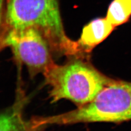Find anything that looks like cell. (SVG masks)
I'll return each instance as SVG.
<instances>
[{"label": "cell", "instance_id": "cell-1", "mask_svg": "<svg viewBox=\"0 0 131 131\" xmlns=\"http://www.w3.org/2000/svg\"><path fill=\"white\" fill-rule=\"evenodd\" d=\"M1 34L33 28L42 33L53 54L82 58L77 41L64 28L58 0H2Z\"/></svg>", "mask_w": 131, "mask_h": 131}, {"label": "cell", "instance_id": "cell-2", "mask_svg": "<svg viewBox=\"0 0 131 131\" xmlns=\"http://www.w3.org/2000/svg\"><path fill=\"white\" fill-rule=\"evenodd\" d=\"M69 59L63 65L55 63L43 75L51 88L52 103L67 99L80 107L91 102L113 79L98 70L89 59Z\"/></svg>", "mask_w": 131, "mask_h": 131}, {"label": "cell", "instance_id": "cell-3", "mask_svg": "<svg viewBox=\"0 0 131 131\" xmlns=\"http://www.w3.org/2000/svg\"><path fill=\"white\" fill-rule=\"evenodd\" d=\"M131 120V82L113 79L89 103L74 110L52 116V124L120 123Z\"/></svg>", "mask_w": 131, "mask_h": 131}, {"label": "cell", "instance_id": "cell-4", "mask_svg": "<svg viewBox=\"0 0 131 131\" xmlns=\"http://www.w3.org/2000/svg\"><path fill=\"white\" fill-rule=\"evenodd\" d=\"M9 47L19 67H26L31 77L44 74L55 64L51 47L42 33L33 28L1 34V49Z\"/></svg>", "mask_w": 131, "mask_h": 131}, {"label": "cell", "instance_id": "cell-5", "mask_svg": "<svg viewBox=\"0 0 131 131\" xmlns=\"http://www.w3.org/2000/svg\"><path fill=\"white\" fill-rule=\"evenodd\" d=\"M115 28L106 17L94 19L85 25L77 41L82 57L89 59L94 48L107 38Z\"/></svg>", "mask_w": 131, "mask_h": 131}, {"label": "cell", "instance_id": "cell-6", "mask_svg": "<svg viewBox=\"0 0 131 131\" xmlns=\"http://www.w3.org/2000/svg\"><path fill=\"white\" fill-rule=\"evenodd\" d=\"M19 89V94L13 105L1 114L0 131H28L31 122H25L23 116V108L25 99Z\"/></svg>", "mask_w": 131, "mask_h": 131}, {"label": "cell", "instance_id": "cell-7", "mask_svg": "<svg viewBox=\"0 0 131 131\" xmlns=\"http://www.w3.org/2000/svg\"><path fill=\"white\" fill-rule=\"evenodd\" d=\"M131 17V0H113L106 18L115 27L128 22Z\"/></svg>", "mask_w": 131, "mask_h": 131}, {"label": "cell", "instance_id": "cell-8", "mask_svg": "<svg viewBox=\"0 0 131 131\" xmlns=\"http://www.w3.org/2000/svg\"><path fill=\"white\" fill-rule=\"evenodd\" d=\"M30 121H31V125L28 131H41V130H42L43 129V128L45 127L43 126H39L38 125H37L33 122L32 119L31 120H30Z\"/></svg>", "mask_w": 131, "mask_h": 131}]
</instances>
